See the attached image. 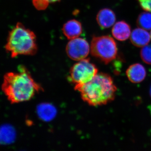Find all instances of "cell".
Here are the masks:
<instances>
[{
	"label": "cell",
	"mask_w": 151,
	"mask_h": 151,
	"mask_svg": "<svg viewBox=\"0 0 151 151\" xmlns=\"http://www.w3.org/2000/svg\"><path fill=\"white\" fill-rule=\"evenodd\" d=\"M96 65L89 59L79 60L70 68L69 78L75 86L83 85L91 81L98 73Z\"/></svg>",
	"instance_id": "cell-5"
},
{
	"label": "cell",
	"mask_w": 151,
	"mask_h": 151,
	"mask_svg": "<svg viewBox=\"0 0 151 151\" xmlns=\"http://www.w3.org/2000/svg\"><path fill=\"white\" fill-rule=\"evenodd\" d=\"M138 1L143 9L151 13V0H138Z\"/></svg>",
	"instance_id": "cell-17"
},
{
	"label": "cell",
	"mask_w": 151,
	"mask_h": 151,
	"mask_svg": "<svg viewBox=\"0 0 151 151\" xmlns=\"http://www.w3.org/2000/svg\"><path fill=\"white\" fill-rule=\"evenodd\" d=\"M15 138V132L9 125H4L0 128V144H9L13 142Z\"/></svg>",
	"instance_id": "cell-13"
},
{
	"label": "cell",
	"mask_w": 151,
	"mask_h": 151,
	"mask_svg": "<svg viewBox=\"0 0 151 151\" xmlns=\"http://www.w3.org/2000/svg\"><path fill=\"white\" fill-rule=\"evenodd\" d=\"M97 23L102 29L108 28L115 23L116 20L115 14L112 10L105 8L99 11L96 17Z\"/></svg>",
	"instance_id": "cell-8"
},
{
	"label": "cell",
	"mask_w": 151,
	"mask_h": 151,
	"mask_svg": "<svg viewBox=\"0 0 151 151\" xmlns=\"http://www.w3.org/2000/svg\"><path fill=\"white\" fill-rule=\"evenodd\" d=\"M140 55L144 62L151 65V44L144 46L141 50Z\"/></svg>",
	"instance_id": "cell-15"
},
{
	"label": "cell",
	"mask_w": 151,
	"mask_h": 151,
	"mask_svg": "<svg viewBox=\"0 0 151 151\" xmlns=\"http://www.w3.org/2000/svg\"><path fill=\"white\" fill-rule=\"evenodd\" d=\"M33 3L35 6L40 10L46 8L49 4L46 0H33Z\"/></svg>",
	"instance_id": "cell-16"
},
{
	"label": "cell",
	"mask_w": 151,
	"mask_h": 151,
	"mask_svg": "<svg viewBox=\"0 0 151 151\" xmlns=\"http://www.w3.org/2000/svg\"><path fill=\"white\" fill-rule=\"evenodd\" d=\"M46 1L49 3L57 2L59 1L60 0H46Z\"/></svg>",
	"instance_id": "cell-18"
},
{
	"label": "cell",
	"mask_w": 151,
	"mask_h": 151,
	"mask_svg": "<svg viewBox=\"0 0 151 151\" xmlns=\"http://www.w3.org/2000/svg\"><path fill=\"white\" fill-rule=\"evenodd\" d=\"M65 50L68 56L70 59L79 61L86 58L90 51V47L86 40L77 37L70 40Z\"/></svg>",
	"instance_id": "cell-6"
},
{
	"label": "cell",
	"mask_w": 151,
	"mask_h": 151,
	"mask_svg": "<svg viewBox=\"0 0 151 151\" xmlns=\"http://www.w3.org/2000/svg\"><path fill=\"white\" fill-rule=\"evenodd\" d=\"M150 38L151 36L147 31L142 28H138L133 31L130 40L135 46L142 47L148 44Z\"/></svg>",
	"instance_id": "cell-10"
},
{
	"label": "cell",
	"mask_w": 151,
	"mask_h": 151,
	"mask_svg": "<svg viewBox=\"0 0 151 151\" xmlns=\"http://www.w3.org/2000/svg\"><path fill=\"white\" fill-rule=\"evenodd\" d=\"M150 94H151V90H150Z\"/></svg>",
	"instance_id": "cell-19"
},
{
	"label": "cell",
	"mask_w": 151,
	"mask_h": 151,
	"mask_svg": "<svg viewBox=\"0 0 151 151\" xmlns=\"http://www.w3.org/2000/svg\"><path fill=\"white\" fill-rule=\"evenodd\" d=\"M74 89L79 92L81 98L91 106L106 105L116 97L117 87L109 74L97 73L91 81Z\"/></svg>",
	"instance_id": "cell-2"
},
{
	"label": "cell",
	"mask_w": 151,
	"mask_h": 151,
	"mask_svg": "<svg viewBox=\"0 0 151 151\" xmlns=\"http://www.w3.org/2000/svg\"><path fill=\"white\" fill-rule=\"evenodd\" d=\"M127 78L134 84L140 83L145 80L147 72L145 67L140 63L130 65L126 71Z\"/></svg>",
	"instance_id": "cell-7"
},
{
	"label": "cell",
	"mask_w": 151,
	"mask_h": 151,
	"mask_svg": "<svg viewBox=\"0 0 151 151\" xmlns=\"http://www.w3.org/2000/svg\"><path fill=\"white\" fill-rule=\"evenodd\" d=\"M63 34L68 39L78 37L82 32L81 23L75 19L68 21L63 25L62 28Z\"/></svg>",
	"instance_id": "cell-9"
},
{
	"label": "cell",
	"mask_w": 151,
	"mask_h": 151,
	"mask_svg": "<svg viewBox=\"0 0 151 151\" xmlns=\"http://www.w3.org/2000/svg\"><path fill=\"white\" fill-rule=\"evenodd\" d=\"M150 36H151V33H150Z\"/></svg>",
	"instance_id": "cell-20"
},
{
	"label": "cell",
	"mask_w": 151,
	"mask_h": 151,
	"mask_svg": "<svg viewBox=\"0 0 151 151\" xmlns=\"http://www.w3.org/2000/svg\"><path fill=\"white\" fill-rule=\"evenodd\" d=\"M1 89L12 104L30 100L42 90L25 67L20 66L18 72H9L4 76Z\"/></svg>",
	"instance_id": "cell-1"
},
{
	"label": "cell",
	"mask_w": 151,
	"mask_h": 151,
	"mask_svg": "<svg viewBox=\"0 0 151 151\" xmlns=\"http://www.w3.org/2000/svg\"><path fill=\"white\" fill-rule=\"evenodd\" d=\"M91 54L105 64L117 57L118 48L116 41L109 36L94 37L91 44Z\"/></svg>",
	"instance_id": "cell-4"
},
{
	"label": "cell",
	"mask_w": 151,
	"mask_h": 151,
	"mask_svg": "<svg viewBox=\"0 0 151 151\" xmlns=\"http://www.w3.org/2000/svg\"><path fill=\"white\" fill-rule=\"evenodd\" d=\"M13 58L19 55H34L37 51L35 34L18 22L9 33L5 46Z\"/></svg>",
	"instance_id": "cell-3"
},
{
	"label": "cell",
	"mask_w": 151,
	"mask_h": 151,
	"mask_svg": "<svg viewBox=\"0 0 151 151\" xmlns=\"http://www.w3.org/2000/svg\"><path fill=\"white\" fill-rule=\"evenodd\" d=\"M37 111L40 118L46 122L52 120L56 114V110L54 106L49 104H41L39 105Z\"/></svg>",
	"instance_id": "cell-12"
},
{
	"label": "cell",
	"mask_w": 151,
	"mask_h": 151,
	"mask_svg": "<svg viewBox=\"0 0 151 151\" xmlns=\"http://www.w3.org/2000/svg\"><path fill=\"white\" fill-rule=\"evenodd\" d=\"M129 25L124 21H120L114 25L112 30V35L116 39L119 41L127 40L131 35Z\"/></svg>",
	"instance_id": "cell-11"
},
{
	"label": "cell",
	"mask_w": 151,
	"mask_h": 151,
	"mask_svg": "<svg viewBox=\"0 0 151 151\" xmlns=\"http://www.w3.org/2000/svg\"><path fill=\"white\" fill-rule=\"evenodd\" d=\"M137 23L142 28L145 30L151 29V13L143 12L138 17Z\"/></svg>",
	"instance_id": "cell-14"
}]
</instances>
